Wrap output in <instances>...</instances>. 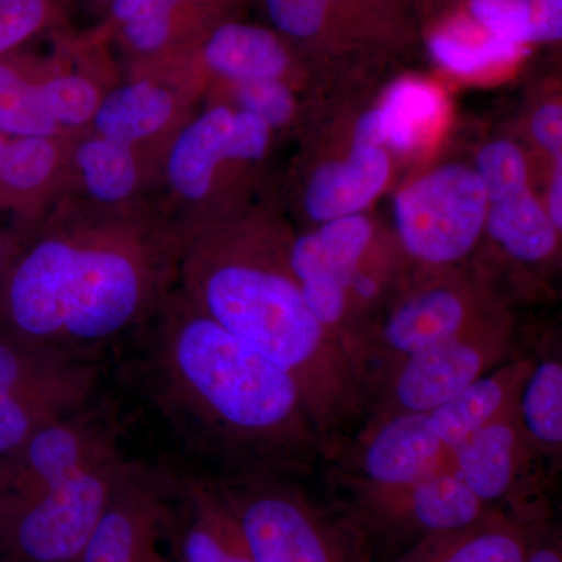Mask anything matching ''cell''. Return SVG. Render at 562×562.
<instances>
[{
    "instance_id": "6da1fadb",
    "label": "cell",
    "mask_w": 562,
    "mask_h": 562,
    "mask_svg": "<svg viewBox=\"0 0 562 562\" xmlns=\"http://www.w3.org/2000/svg\"><path fill=\"white\" fill-rule=\"evenodd\" d=\"M122 379L201 479H306L330 457L299 384L176 288L124 342Z\"/></svg>"
},
{
    "instance_id": "7a4b0ae2",
    "label": "cell",
    "mask_w": 562,
    "mask_h": 562,
    "mask_svg": "<svg viewBox=\"0 0 562 562\" xmlns=\"http://www.w3.org/2000/svg\"><path fill=\"white\" fill-rule=\"evenodd\" d=\"M180 244L139 225L69 222L16 250L0 288V330L109 357L172 291Z\"/></svg>"
},
{
    "instance_id": "3957f363",
    "label": "cell",
    "mask_w": 562,
    "mask_h": 562,
    "mask_svg": "<svg viewBox=\"0 0 562 562\" xmlns=\"http://www.w3.org/2000/svg\"><path fill=\"white\" fill-rule=\"evenodd\" d=\"M177 283L192 305L299 384L330 458L349 441L364 417V383L303 301L290 244L205 233L180 246Z\"/></svg>"
},
{
    "instance_id": "277c9868",
    "label": "cell",
    "mask_w": 562,
    "mask_h": 562,
    "mask_svg": "<svg viewBox=\"0 0 562 562\" xmlns=\"http://www.w3.org/2000/svg\"><path fill=\"white\" fill-rule=\"evenodd\" d=\"M103 395L0 457V562H77L135 458Z\"/></svg>"
},
{
    "instance_id": "5b68a950",
    "label": "cell",
    "mask_w": 562,
    "mask_h": 562,
    "mask_svg": "<svg viewBox=\"0 0 562 562\" xmlns=\"http://www.w3.org/2000/svg\"><path fill=\"white\" fill-rule=\"evenodd\" d=\"M255 562H371V542L346 513L322 508L299 479L250 475L211 482Z\"/></svg>"
},
{
    "instance_id": "8992f818",
    "label": "cell",
    "mask_w": 562,
    "mask_h": 562,
    "mask_svg": "<svg viewBox=\"0 0 562 562\" xmlns=\"http://www.w3.org/2000/svg\"><path fill=\"white\" fill-rule=\"evenodd\" d=\"M109 364L0 330V457L103 397Z\"/></svg>"
},
{
    "instance_id": "52a82bcc",
    "label": "cell",
    "mask_w": 562,
    "mask_h": 562,
    "mask_svg": "<svg viewBox=\"0 0 562 562\" xmlns=\"http://www.w3.org/2000/svg\"><path fill=\"white\" fill-rule=\"evenodd\" d=\"M508 313L412 355L369 383L361 424L438 408L519 355Z\"/></svg>"
},
{
    "instance_id": "ba28073f",
    "label": "cell",
    "mask_w": 562,
    "mask_h": 562,
    "mask_svg": "<svg viewBox=\"0 0 562 562\" xmlns=\"http://www.w3.org/2000/svg\"><path fill=\"white\" fill-rule=\"evenodd\" d=\"M487 205L475 169L442 166L403 188L395 198L398 243L425 271L454 268L479 246Z\"/></svg>"
},
{
    "instance_id": "9c48e42d",
    "label": "cell",
    "mask_w": 562,
    "mask_h": 562,
    "mask_svg": "<svg viewBox=\"0 0 562 562\" xmlns=\"http://www.w3.org/2000/svg\"><path fill=\"white\" fill-rule=\"evenodd\" d=\"M454 268L428 273L391 303L373 336L366 391L375 376L398 361L506 313L483 284L453 272Z\"/></svg>"
},
{
    "instance_id": "30bf717a",
    "label": "cell",
    "mask_w": 562,
    "mask_h": 562,
    "mask_svg": "<svg viewBox=\"0 0 562 562\" xmlns=\"http://www.w3.org/2000/svg\"><path fill=\"white\" fill-rule=\"evenodd\" d=\"M449 469L487 508L524 525L552 517L547 490L554 476L528 442L516 403L469 436Z\"/></svg>"
},
{
    "instance_id": "8fae6325",
    "label": "cell",
    "mask_w": 562,
    "mask_h": 562,
    "mask_svg": "<svg viewBox=\"0 0 562 562\" xmlns=\"http://www.w3.org/2000/svg\"><path fill=\"white\" fill-rule=\"evenodd\" d=\"M346 494L344 513L372 536L412 543L461 530L492 512L449 468L395 486H368L338 480Z\"/></svg>"
},
{
    "instance_id": "7c38bea8",
    "label": "cell",
    "mask_w": 562,
    "mask_h": 562,
    "mask_svg": "<svg viewBox=\"0 0 562 562\" xmlns=\"http://www.w3.org/2000/svg\"><path fill=\"white\" fill-rule=\"evenodd\" d=\"M271 143V128L247 111L216 106L192 121L173 140L168 180L188 202L206 198L224 161H258Z\"/></svg>"
},
{
    "instance_id": "4fadbf2b",
    "label": "cell",
    "mask_w": 562,
    "mask_h": 562,
    "mask_svg": "<svg viewBox=\"0 0 562 562\" xmlns=\"http://www.w3.org/2000/svg\"><path fill=\"white\" fill-rule=\"evenodd\" d=\"M168 538L179 562H255L213 484L177 464Z\"/></svg>"
},
{
    "instance_id": "5bb4252c",
    "label": "cell",
    "mask_w": 562,
    "mask_h": 562,
    "mask_svg": "<svg viewBox=\"0 0 562 562\" xmlns=\"http://www.w3.org/2000/svg\"><path fill=\"white\" fill-rule=\"evenodd\" d=\"M390 176L386 150L353 146L346 160L325 162L313 173L303 199L306 214L317 224L361 214L379 198Z\"/></svg>"
},
{
    "instance_id": "9a60e30c",
    "label": "cell",
    "mask_w": 562,
    "mask_h": 562,
    "mask_svg": "<svg viewBox=\"0 0 562 562\" xmlns=\"http://www.w3.org/2000/svg\"><path fill=\"white\" fill-rule=\"evenodd\" d=\"M442 116L443 98L438 88L424 80H401L391 87L376 109L358 121L353 146L416 150Z\"/></svg>"
},
{
    "instance_id": "2e32d148",
    "label": "cell",
    "mask_w": 562,
    "mask_h": 562,
    "mask_svg": "<svg viewBox=\"0 0 562 562\" xmlns=\"http://www.w3.org/2000/svg\"><path fill=\"white\" fill-rule=\"evenodd\" d=\"M375 247L372 222L362 214L324 222L290 243V266L297 281L325 280L347 297V283Z\"/></svg>"
},
{
    "instance_id": "e0dca14e",
    "label": "cell",
    "mask_w": 562,
    "mask_h": 562,
    "mask_svg": "<svg viewBox=\"0 0 562 562\" xmlns=\"http://www.w3.org/2000/svg\"><path fill=\"white\" fill-rule=\"evenodd\" d=\"M203 63L235 83L281 79L290 68V52L272 29L247 22L214 24L199 38Z\"/></svg>"
},
{
    "instance_id": "ac0fdd59",
    "label": "cell",
    "mask_w": 562,
    "mask_h": 562,
    "mask_svg": "<svg viewBox=\"0 0 562 562\" xmlns=\"http://www.w3.org/2000/svg\"><path fill=\"white\" fill-rule=\"evenodd\" d=\"M516 408L528 442L557 476L562 464V353L554 341L532 349Z\"/></svg>"
},
{
    "instance_id": "d6986e66",
    "label": "cell",
    "mask_w": 562,
    "mask_h": 562,
    "mask_svg": "<svg viewBox=\"0 0 562 562\" xmlns=\"http://www.w3.org/2000/svg\"><path fill=\"white\" fill-rule=\"evenodd\" d=\"M527 525L492 509L471 527L428 536L392 562H524Z\"/></svg>"
},
{
    "instance_id": "ffe728a7",
    "label": "cell",
    "mask_w": 562,
    "mask_h": 562,
    "mask_svg": "<svg viewBox=\"0 0 562 562\" xmlns=\"http://www.w3.org/2000/svg\"><path fill=\"white\" fill-rule=\"evenodd\" d=\"M484 232L514 261H549L560 246V231L528 190L487 205Z\"/></svg>"
},
{
    "instance_id": "44dd1931",
    "label": "cell",
    "mask_w": 562,
    "mask_h": 562,
    "mask_svg": "<svg viewBox=\"0 0 562 562\" xmlns=\"http://www.w3.org/2000/svg\"><path fill=\"white\" fill-rule=\"evenodd\" d=\"M173 110L176 101L166 88L147 80L136 81L103 98L92 124L99 136L132 147L160 133L172 120Z\"/></svg>"
},
{
    "instance_id": "7402d4cb",
    "label": "cell",
    "mask_w": 562,
    "mask_h": 562,
    "mask_svg": "<svg viewBox=\"0 0 562 562\" xmlns=\"http://www.w3.org/2000/svg\"><path fill=\"white\" fill-rule=\"evenodd\" d=\"M432 60L458 76H475L517 60L525 47L498 38L460 16L447 22L428 40Z\"/></svg>"
},
{
    "instance_id": "603a6c76",
    "label": "cell",
    "mask_w": 562,
    "mask_h": 562,
    "mask_svg": "<svg viewBox=\"0 0 562 562\" xmlns=\"http://www.w3.org/2000/svg\"><path fill=\"white\" fill-rule=\"evenodd\" d=\"M81 179L92 199L120 203L131 198L138 183V168L131 146L95 136L77 149Z\"/></svg>"
},
{
    "instance_id": "cb8c5ba5",
    "label": "cell",
    "mask_w": 562,
    "mask_h": 562,
    "mask_svg": "<svg viewBox=\"0 0 562 562\" xmlns=\"http://www.w3.org/2000/svg\"><path fill=\"white\" fill-rule=\"evenodd\" d=\"M57 131L44 106L40 85L0 61V133L7 138H52Z\"/></svg>"
},
{
    "instance_id": "d4e9b609",
    "label": "cell",
    "mask_w": 562,
    "mask_h": 562,
    "mask_svg": "<svg viewBox=\"0 0 562 562\" xmlns=\"http://www.w3.org/2000/svg\"><path fill=\"white\" fill-rule=\"evenodd\" d=\"M57 161L52 138H9L0 151V187L18 194L38 190L50 179Z\"/></svg>"
},
{
    "instance_id": "484cf974",
    "label": "cell",
    "mask_w": 562,
    "mask_h": 562,
    "mask_svg": "<svg viewBox=\"0 0 562 562\" xmlns=\"http://www.w3.org/2000/svg\"><path fill=\"white\" fill-rule=\"evenodd\" d=\"M547 0H469L468 14L483 31L520 47L536 44Z\"/></svg>"
},
{
    "instance_id": "4316f807",
    "label": "cell",
    "mask_w": 562,
    "mask_h": 562,
    "mask_svg": "<svg viewBox=\"0 0 562 562\" xmlns=\"http://www.w3.org/2000/svg\"><path fill=\"white\" fill-rule=\"evenodd\" d=\"M224 2L227 0H114L109 7L110 22L117 27L146 14H165L171 18L181 43H188L213 27L210 20Z\"/></svg>"
},
{
    "instance_id": "83f0119b",
    "label": "cell",
    "mask_w": 562,
    "mask_h": 562,
    "mask_svg": "<svg viewBox=\"0 0 562 562\" xmlns=\"http://www.w3.org/2000/svg\"><path fill=\"white\" fill-rule=\"evenodd\" d=\"M41 98L52 121L60 127H81L94 120L101 95L87 77L63 74L40 85Z\"/></svg>"
},
{
    "instance_id": "f1b7e54d",
    "label": "cell",
    "mask_w": 562,
    "mask_h": 562,
    "mask_svg": "<svg viewBox=\"0 0 562 562\" xmlns=\"http://www.w3.org/2000/svg\"><path fill=\"white\" fill-rule=\"evenodd\" d=\"M476 176L482 181L487 203L503 201L528 190V168L522 150L512 140H494L480 150Z\"/></svg>"
},
{
    "instance_id": "f546056e",
    "label": "cell",
    "mask_w": 562,
    "mask_h": 562,
    "mask_svg": "<svg viewBox=\"0 0 562 562\" xmlns=\"http://www.w3.org/2000/svg\"><path fill=\"white\" fill-rule=\"evenodd\" d=\"M236 102L239 110L260 117L271 131L294 116V95L281 79L241 81L236 87Z\"/></svg>"
},
{
    "instance_id": "4dcf8cb0",
    "label": "cell",
    "mask_w": 562,
    "mask_h": 562,
    "mask_svg": "<svg viewBox=\"0 0 562 562\" xmlns=\"http://www.w3.org/2000/svg\"><path fill=\"white\" fill-rule=\"evenodd\" d=\"M57 14V0H0V57L43 31Z\"/></svg>"
},
{
    "instance_id": "1f68e13d",
    "label": "cell",
    "mask_w": 562,
    "mask_h": 562,
    "mask_svg": "<svg viewBox=\"0 0 562 562\" xmlns=\"http://www.w3.org/2000/svg\"><path fill=\"white\" fill-rule=\"evenodd\" d=\"M536 143L549 151L554 161L562 160V109L560 103H546L531 117Z\"/></svg>"
},
{
    "instance_id": "d6a6232c",
    "label": "cell",
    "mask_w": 562,
    "mask_h": 562,
    "mask_svg": "<svg viewBox=\"0 0 562 562\" xmlns=\"http://www.w3.org/2000/svg\"><path fill=\"white\" fill-rule=\"evenodd\" d=\"M524 562H562L561 536L549 520L527 525Z\"/></svg>"
},
{
    "instance_id": "836d02e7",
    "label": "cell",
    "mask_w": 562,
    "mask_h": 562,
    "mask_svg": "<svg viewBox=\"0 0 562 562\" xmlns=\"http://www.w3.org/2000/svg\"><path fill=\"white\" fill-rule=\"evenodd\" d=\"M562 160L554 161L552 181H550L549 201H547V214L552 220L554 227L562 228Z\"/></svg>"
},
{
    "instance_id": "e575fe53",
    "label": "cell",
    "mask_w": 562,
    "mask_h": 562,
    "mask_svg": "<svg viewBox=\"0 0 562 562\" xmlns=\"http://www.w3.org/2000/svg\"><path fill=\"white\" fill-rule=\"evenodd\" d=\"M14 254H16V250H11L10 247L0 239V288H2L3 279H5V273L9 271L10 262L13 260Z\"/></svg>"
},
{
    "instance_id": "d590c367",
    "label": "cell",
    "mask_w": 562,
    "mask_h": 562,
    "mask_svg": "<svg viewBox=\"0 0 562 562\" xmlns=\"http://www.w3.org/2000/svg\"><path fill=\"white\" fill-rule=\"evenodd\" d=\"M7 139L9 138H7V136H3L2 133H0V151H2L3 146H5Z\"/></svg>"
},
{
    "instance_id": "8d00e7d4",
    "label": "cell",
    "mask_w": 562,
    "mask_h": 562,
    "mask_svg": "<svg viewBox=\"0 0 562 562\" xmlns=\"http://www.w3.org/2000/svg\"><path fill=\"white\" fill-rule=\"evenodd\" d=\"M98 2H101V3H106V5H111V3L114 2V0H98Z\"/></svg>"
},
{
    "instance_id": "74e56055",
    "label": "cell",
    "mask_w": 562,
    "mask_h": 562,
    "mask_svg": "<svg viewBox=\"0 0 562 562\" xmlns=\"http://www.w3.org/2000/svg\"><path fill=\"white\" fill-rule=\"evenodd\" d=\"M150 562H166V560H165V558H162V560L150 561Z\"/></svg>"
}]
</instances>
